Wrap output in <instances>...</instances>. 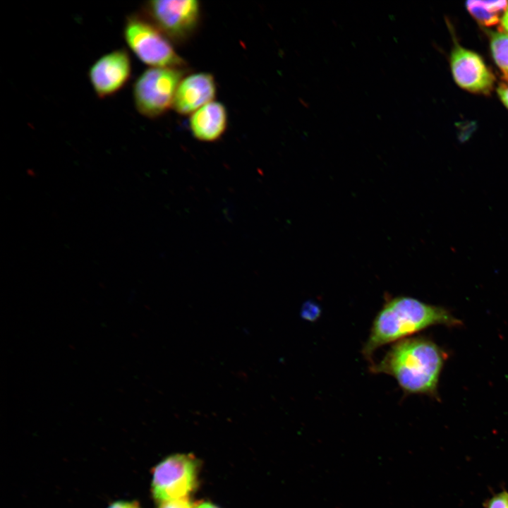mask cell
I'll return each mask as SVG.
<instances>
[{
    "mask_svg": "<svg viewBox=\"0 0 508 508\" xmlns=\"http://www.w3.org/2000/svg\"><path fill=\"white\" fill-rule=\"evenodd\" d=\"M141 13L169 39L189 37L199 23L200 6L195 0H155L145 3Z\"/></svg>",
    "mask_w": 508,
    "mask_h": 508,
    "instance_id": "cell-5",
    "label": "cell"
},
{
    "mask_svg": "<svg viewBox=\"0 0 508 508\" xmlns=\"http://www.w3.org/2000/svg\"><path fill=\"white\" fill-rule=\"evenodd\" d=\"M500 23L503 30L508 34V6L504 11Z\"/></svg>",
    "mask_w": 508,
    "mask_h": 508,
    "instance_id": "cell-17",
    "label": "cell"
},
{
    "mask_svg": "<svg viewBox=\"0 0 508 508\" xmlns=\"http://www.w3.org/2000/svg\"><path fill=\"white\" fill-rule=\"evenodd\" d=\"M461 324L442 307L409 296L390 297L375 315L362 353L372 362L375 351L384 345L408 338L433 325L451 327Z\"/></svg>",
    "mask_w": 508,
    "mask_h": 508,
    "instance_id": "cell-2",
    "label": "cell"
},
{
    "mask_svg": "<svg viewBox=\"0 0 508 508\" xmlns=\"http://www.w3.org/2000/svg\"><path fill=\"white\" fill-rule=\"evenodd\" d=\"M469 13L480 24L492 26L500 22L499 13L508 6L507 1H468Z\"/></svg>",
    "mask_w": 508,
    "mask_h": 508,
    "instance_id": "cell-11",
    "label": "cell"
},
{
    "mask_svg": "<svg viewBox=\"0 0 508 508\" xmlns=\"http://www.w3.org/2000/svg\"><path fill=\"white\" fill-rule=\"evenodd\" d=\"M193 508H219L217 506L214 505L212 503L210 502H202L197 506L194 507Z\"/></svg>",
    "mask_w": 508,
    "mask_h": 508,
    "instance_id": "cell-18",
    "label": "cell"
},
{
    "mask_svg": "<svg viewBox=\"0 0 508 508\" xmlns=\"http://www.w3.org/2000/svg\"><path fill=\"white\" fill-rule=\"evenodd\" d=\"M216 90L215 80L211 74L197 73L189 75L179 85L172 107L180 114H192L212 102Z\"/></svg>",
    "mask_w": 508,
    "mask_h": 508,
    "instance_id": "cell-9",
    "label": "cell"
},
{
    "mask_svg": "<svg viewBox=\"0 0 508 508\" xmlns=\"http://www.w3.org/2000/svg\"><path fill=\"white\" fill-rule=\"evenodd\" d=\"M492 58L508 81V34L505 32H489Z\"/></svg>",
    "mask_w": 508,
    "mask_h": 508,
    "instance_id": "cell-12",
    "label": "cell"
},
{
    "mask_svg": "<svg viewBox=\"0 0 508 508\" xmlns=\"http://www.w3.org/2000/svg\"><path fill=\"white\" fill-rule=\"evenodd\" d=\"M189 126L193 135L198 140L216 141L226 128V110L222 103L212 101L191 114Z\"/></svg>",
    "mask_w": 508,
    "mask_h": 508,
    "instance_id": "cell-10",
    "label": "cell"
},
{
    "mask_svg": "<svg viewBox=\"0 0 508 508\" xmlns=\"http://www.w3.org/2000/svg\"><path fill=\"white\" fill-rule=\"evenodd\" d=\"M123 36L131 51L150 68L182 69L186 65L169 38L142 13L126 18Z\"/></svg>",
    "mask_w": 508,
    "mask_h": 508,
    "instance_id": "cell-3",
    "label": "cell"
},
{
    "mask_svg": "<svg viewBox=\"0 0 508 508\" xmlns=\"http://www.w3.org/2000/svg\"><path fill=\"white\" fill-rule=\"evenodd\" d=\"M193 504L187 497L162 502L159 508H193Z\"/></svg>",
    "mask_w": 508,
    "mask_h": 508,
    "instance_id": "cell-14",
    "label": "cell"
},
{
    "mask_svg": "<svg viewBox=\"0 0 508 508\" xmlns=\"http://www.w3.org/2000/svg\"><path fill=\"white\" fill-rule=\"evenodd\" d=\"M132 74L130 55L125 49L110 51L97 59L88 70V79L96 96L111 97L128 83Z\"/></svg>",
    "mask_w": 508,
    "mask_h": 508,
    "instance_id": "cell-7",
    "label": "cell"
},
{
    "mask_svg": "<svg viewBox=\"0 0 508 508\" xmlns=\"http://www.w3.org/2000/svg\"><path fill=\"white\" fill-rule=\"evenodd\" d=\"M450 65L453 78L461 88L480 94H488L493 88L495 77L482 58L456 42L451 53Z\"/></svg>",
    "mask_w": 508,
    "mask_h": 508,
    "instance_id": "cell-8",
    "label": "cell"
},
{
    "mask_svg": "<svg viewBox=\"0 0 508 508\" xmlns=\"http://www.w3.org/2000/svg\"><path fill=\"white\" fill-rule=\"evenodd\" d=\"M108 508H140L135 502L118 501L112 503Z\"/></svg>",
    "mask_w": 508,
    "mask_h": 508,
    "instance_id": "cell-16",
    "label": "cell"
},
{
    "mask_svg": "<svg viewBox=\"0 0 508 508\" xmlns=\"http://www.w3.org/2000/svg\"><path fill=\"white\" fill-rule=\"evenodd\" d=\"M197 471V462L192 456L176 454L167 457L154 469V497L162 502L187 497L196 485Z\"/></svg>",
    "mask_w": 508,
    "mask_h": 508,
    "instance_id": "cell-6",
    "label": "cell"
},
{
    "mask_svg": "<svg viewBox=\"0 0 508 508\" xmlns=\"http://www.w3.org/2000/svg\"><path fill=\"white\" fill-rule=\"evenodd\" d=\"M487 508H508V492L502 491L493 496L488 502Z\"/></svg>",
    "mask_w": 508,
    "mask_h": 508,
    "instance_id": "cell-13",
    "label": "cell"
},
{
    "mask_svg": "<svg viewBox=\"0 0 508 508\" xmlns=\"http://www.w3.org/2000/svg\"><path fill=\"white\" fill-rule=\"evenodd\" d=\"M446 353L432 340L408 337L394 342L370 370L392 376L406 394L436 397Z\"/></svg>",
    "mask_w": 508,
    "mask_h": 508,
    "instance_id": "cell-1",
    "label": "cell"
},
{
    "mask_svg": "<svg viewBox=\"0 0 508 508\" xmlns=\"http://www.w3.org/2000/svg\"><path fill=\"white\" fill-rule=\"evenodd\" d=\"M184 71L174 68H149L135 80L133 99L137 111L154 119L162 116L173 106L176 90Z\"/></svg>",
    "mask_w": 508,
    "mask_h": 508,
    "instance_id": "cell-4",
    "label": "cell"
},
{
    "mask_svg": "<svg viewBox=\"0 0 508 508\" xmlns=\"http://www.w3.org/2000/svg\"><path fill=\"white\" fill-rule=\"evenodd\" d=\"M497 94L501 102L508 109V81L498 87Z\"/></svg>",
    "mask_w": 508,
    "mask_h": 508,
    "instance_id": "cell-15",
    "label": "cell"
}]
</instances>
